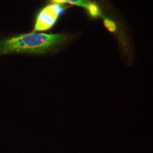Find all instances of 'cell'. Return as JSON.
Returning <instances> with one entry per match:
<instances>
[{"mask_svg": "<svg viewBox=\"0 0 153 153\" xmlns=\"http://www.w3.org/2000/svg\"><path fill=\"white\" fill-rule=\"evenodd\" d=\"M64 34L32 33L0 41V55L11 53H45L66 41Z\"/></svg>", "mask_w": 153, "mask_h": 153, "instance_id": "obj_1", "label": "cell"}, {"mask_svg": "<svg viewBox=\"0 0 153 153\" xmlns=\"http://www.w3.org/2000/svg\"><path fill=\"white\" fill-rule=\"evenodd\" d=\"M64 9L58 4H51L40 11L36 19L34 32L45 31L51 28L57 22Z\"/></svg>", "mask_w": 153, "mask_h": 153, "instance_id": "obj_2", "label": "cell"}, {"mask_svg": "<svg viewBox=\"0 0 153 153\" xmlns=\"http://www.w3.org/2000/svg\"><path fill=\"white\" fill-rule=\"evenodd\" d=\"M52 1H53V3L58 4H70L82 7L86 9L89 7L90 4L92 2L91 0H52Z\"/></svg>", "mask_w": 153, "mask_h": 153, "instance_id": "obj_3", "label": "cell"}, {"mask_svg": "<svg viewBox=\"0 0 153 153\" xmlns=\"http://www.w3.org/2000/svg\"><path fill=\"white\" fill-rule=\"evenodd\" d=\"M87 10L89 12V14L93 17H98L101 16L100 9H99L98 5L94 2H93V1L90 4V5L89 6Z\"/></svg>", "mask_w": 153, "mask_h": 153, "instance_id": "obj_4", "label": "cell"}, {"mask_svg": "<svg viewBox=\"0 0 153 153\" xmlns=\"http://www.w3.org/2000/svg\"><path fill=\"white\" fill-rule=\"evenodd\" d=\"M104 24L105 26L108 28V30L111 32H114L116 30V25L113 21L110 20V19H104Z\"/></svg>", "mask_w": 153, "mask_h": 153, "instance_id": "obj_5", "label": "cell"}]
</instances>
